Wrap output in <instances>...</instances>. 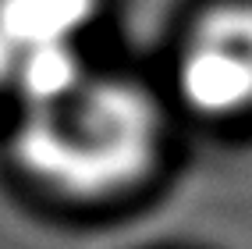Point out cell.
Segmentation results:
<instances>
[{
    "instance_id": "cell-1",
    "label": "cell",
    "mask_w": 252,
    "mask_h": 249,
    "mask_svg": "<svg viewBox=\"0 0 252 249\" xmlns=\"http://www.w3.org/2000/svg\"><path fill=\"white\" fill-rule=\"evenodd\" d=\"M163 142L157 100L135 82L93 78L22 107L14 160L64 199H107L153 171Z\"/></svg>"
},
{
    "instance_id": "cell-2",
    "label": "cell",
    "mask_w": 252,
    "mask_h": 249,
    "mask_svg": "<svg viewBox=\"0 0 252 249\" xmlns=\"http://www.w3.org/2000/svg\"><path fill=\"white\" fill-rule=\"evenodd\" d=\"M178 89L210 118L252 110V4H220L192 25L178 57Z\"/></svg>"
}]
</instances>
